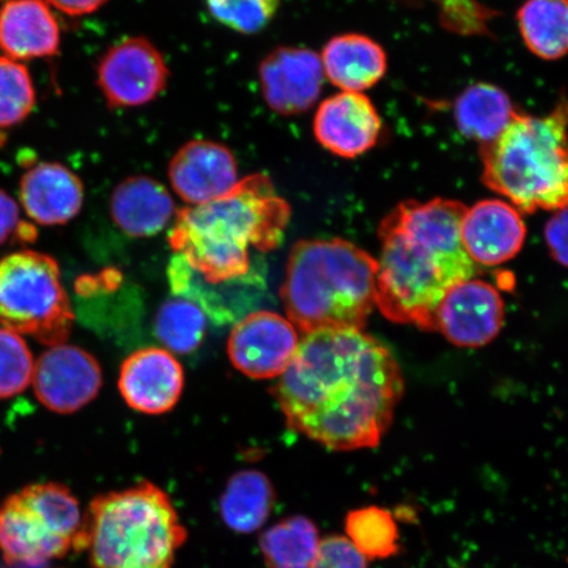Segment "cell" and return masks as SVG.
Segmentation results:
<instances>
[{
    "label": "cell",
    "mask_w": 568,
    "mask_h": 568,
    "mask_svg": "<svg viewBox=\"0 0 568 568\" xmlns=\"http://www.w3.org/2000/svg\"><path fill=\"white\" fill-rule=\"evenodd\" d=\"M282 0H205L211 17L230 30L254 34L272 23Z\"/></svg>",
    "instance_id": "30"
},
{
    "label": "cell",
    "mask_w": 568,
    "mask_h": 568,
    "mask_svg": "<svg viewBox=\"0 0 568 568\" xmlns=\"http://www.w3.org/2000/svg\"><path fill=\"white\" fill-rule=\"evenodd\" d=\"M53 9L69 17H84L98 11L106 0H45Z\"/></svg>",
    "instance_id": "35"
},
{
    "label": "cell",
    "mask_w": 568,
    "mask_h": 568,
    "mask_svg": "<svg viewBox=\"0 0 568 568\" xmlns=\"http://www.w3.org/2000/svg\"><path fill=\"white\" fill-rule=\"evenodd\" d=\"M318 544L316 524L305 516L283 518L260 537L267 568H312Z\"/></svg>",
    "instance_id": "25"
},
{
    "label": "cell",
    "mask_w": 568,
    "mask_h": 568,
    "mask_svg": "<svg viewBox=\"0 0 568 568\" xmlns=\"http://www.w3.org/2000/svg\"><path fill=\"white\" fill-rule=\"evenodd\" d=\"M378 261L343 239L304 240L291 248L281 297L304 335L364 329L375 307Z\"/></svg>",
    "instance_id": "4"
},
{
    "label": "cell",
    "mask_w": 568,
    "mask_h": 568,
    "mask_svg": "<svg viewBox=\"0 0 568 568\" xmlns=\"http://www.w3.org/2000/svg\"><path fill=\"white\" fill-rule=\"evenodd\" d=\"M466 211L464 203L437 197L402 202L382 220L375 307L383 316L435 331L445 295L477 273L460 239Z\"/></svg>",
    "instance_id": "2"
},
{
    "label": "cell",
    "mask_w": 568,
    "mask_h": 568,
    "mask_svg": "<svg viewBox=\"0 0 568 568\" xmlns=\"http://www.w3.org/2000/svg\"><path fill=\"white\" fill-rule=\"evenodd\" d=\"M61 30L45 0H7L0 6V51L16 61L47 59L60 51Z\"/></svg>",
    "instance_id": "19"
},
{
    "label": "cell",
    "mask_w": 568,
    "mask_h": 568,
    "mask_svg": "<svg viewBox=\"0 0 568 568\" xmlns=\"http://www.w3.org/2000/svg\"><path fill=\"white\" fill-rule=\"evenodd\" d=\"M183 368L168 351L146 347L124 361L119 376L120 394L134 410L161 415L172 409L183 390Z\"/></svg>",
    "instance_id": "17"
},
{
    "label": "cell",
    "mask_w": 568,
    "mask_h": 568,
    "mask_svg": "<svg viewBox=\"0 0 568 568\" xmlns=\"http://www.w3.org/2000/svg\"><path fill=\"white\" fill-rule=\"evenodd\" d=\"M262 97L282 116L301 115L322 94V57L307 48L281 47L268 53L258 69Z\"/></svg>",
    "instance_id": "11"
},
{
    "label": "cell",
    "mask_w": 568,
    "mask_h": 568,
    "mask_svg": "<svg viewBox=\"0 0 568 568\" xmlns=\"http://www.w3.org/2000/svg\"><path fill=\"white\" fill-rule=\"evenodd\" d=\"M312 568H367V562L349 538L328 536L320 539Z\"/></svg>",
    "instance_id": "32"
},
{
    "label": "cell",
    "mask_w": 568,
    "mask_h": 568,
    "mask_svg": "<svg viewBox=\"0 0 568 568\" xmlns=\"http://www.w3.org/2000/svg\"><path fill=\"white\" fill-rule=\"evenodd\" d=\"M169 180L189 205L216 201L239 183L236 158L229 146L211 140H193L174 154Z\"/></svg>",
    "instance_id": "14"
},
{
    "label": "cell",
    "mask_w": 568,
    "mask_h": 568,
    "mask_svg": "<svg viewBox=\"0 0 568 568\" xmlns=\"http://www.w3.org/2000/svg\"><path fill=\"white\" fill-rule=\"evenodd\" d=\"M480 160L483 183L518 211L568 207V99L544 116L517 111Z\"/></svg>",
    "instance_id": "5"
},
{
    "label": "cell",
    "mask_w": 568,
    "mask_h": 568,
    "mask_svg": "<svg viewBox=\"0 0 568 568\" xmlns=\"http://www.w3.org/2000/svg\"><path fill=\"white\" fill-rule=\"evenodd\" d=\"M460 239L475 265L497 266L516 257L527 239L521 212L500 199H487L467 209Z\"/></svg>",
    "instance_id": "15"
},
{
    "label": "cell",
    "mask_w": 568,
    "mask_h": 568,
    "mask_svg": "<svg viewBox=\"0 0 568 568\" xmlns=\"http://www.w3.org/2000/svg\"><path fill=\"white\" fill-rule=\"evenodd\" d=\"M347 538L366 559H386L399 552V530L385 508L351 510L345 518Z\"/></svg>",
    "instance_id": "26"
},
{
    "label": "cell",
    "mask_w": 568,
    "mask_h": 568,
    "mask_svg": "<svg viewBox=\"0 0 568 568\" xmlns=\"http://www.w3.org/2000/svg\"><path fill=\"white\" fill-rule=\"evenodd\" d=\"M34 358L23 336L0 326V400L32 385Z\"/></svg>",
    "instance_id": "29"
},
{
    "label": "cell",
    "mask_w": 568,
    "mask_h": 568,
    "mask_svg": "<svg viewBox=\"0 0 568 568\" xmlns=\"http://www.w3.org/2000/svg\"><path fill=\"white\" fill-rule=\"evenodd\" d=\"M322 63L324 75L344 92L366 91L387 73V54L378 42L361 33H344L326 42Z\"/></svg>",
    "instance_id": "21"
},
{
    "label": "cell",
    "mask_w": 568,
    "mask_h": 568,
    "mask_svg": "<svg viewBox=\"0 0 568 568\" xmlns=\"http://www.w3.org/2000/svg\"><path fill=\"white\" fill-rule=\"evenodd\" d=\"M403 393L393 353L359 329L305 335L273 390L290 429L338 452L378 446Z\"/></svg>",
    "instance_id": "1"
},
{
    "label": "cell",
    "mask_w": 568,
    "mask_h": 568,
    "mask_svg": "<svg viewBox=\"0 0 568 568\" xmlns=\"http://www.w3.org/2000/svg\"><path fill=\"white\" fill-rule=\"evenodd\" d=\"M438 9L439 23L446 31L465 38H488L497 12L479 0H433Z\"/></svg>",
    "instance_id": "31"
},
{
    "label": "cell",
    "mask_w": 568,
    "mask_h": 568,
    "mask_svg": "<svg viewBox=\"0 0 568 568\" xmlns=\"http://www.w3.org/2000/svg\"><path fill=\"white\" fill-rule=\"evenodd\" d=\"M0 325L47 347L67 343L74 312L51 255L26 248L0 260Z\"/></svg>",
    "instance_id": "7"
},
{
    "label": "cell",
    "mask_w": 568,
    "mask_h": 568,
    "mask_svg": "<svg viewBox=\"0 0 568 568\" xmlns=\"http://www.w3.org/2000/svg\"><path fill=\"white\" fill-rule=\"evenodd\" d=\"M34 104L30 70L19 61L0 57V130L23 123Z\"/></svg>",
    "instance_id": "28"
},
{
    "label": "cell",
    "mask_w": 568,
    "mask_h": 568,
    "mask_svg": "<svg viewBox=\"0 0 568 568\" xmlns=\"http://www.w3.org/2000/svg\"><path fill=\"white\" fill-rule=\"evenodd\" d=\"M162 53L145 38H128L106 51L97 68V84L112 109H134L154 101L168 87Z\"/></svg>",
    "instance_id": "8"
},
{
    "label": "cell",
    "mask_w": 568,
    "mask_h": 568,
    "mask_svg": "<svg viewBox=\"0 0 568 568\" xmlns=\"http://www.w3.org/2000/svg\"><path fill=\"white\" fill-rule=\"evenodd\" d=\"M110 210L113 223L132 237H152L176 215L168 189L146 175L120 182L111 195Z\"/></svg>",
    "instance_id": "20"
},
{
    "label": "cell",
    "mask_w": 568,
    "mask_h": 568,
    "mask_svg": "<svg viewBox=\"0 0 568 568\" xmlns=\"http://www.w3.org/2000/svg\"><path fill=\"white\" fill-rule=\"evenodd\" d=\"M20 203L33 224L63 225L80 215L84 202L81 178L57 162H40L20 181Z\"/></svg>",
    "instance_id": "18"
},
{
    "label": "cell",
    "mask_w": 568,
    "mask_h": 568,
    "mask_svg": "<svg viewBox=\"0 0 568 568\" xmlns=\"http://www.w3.org/2000/svg\"><path fill=\"white\" fill-rule=\"evenodd\" d=\"M38 230L32 222L21 219L20 207L16 199L0 190V246L17 243H33Z\"/></svg>",
    "instance_id": "33"
},
{
    "label": "cell",
    "mask_w": 568,
    "mask_h": 568,
    "mask_svg": "<svg viewBox=\"0 0 568 568\" xmlns=\"http://www.w3.org/2000/svg\"><path fill=\"white\" fill-rule=\"evenodd\" d=\"M275 489L264 473L244 470L234 474L220 497V515L240 535L264 527L275 507Z\"/></svg>",
    "instance_id": "23"
},
{
    "label": "cell",
    "mask_w": 568,
    "mask_h": 568,
    "mask_svg": "<svg viewBox=\"0 0 568 568\" xmlns=\"http://www.w3.org/2000/svg\"><path fill=\"white\" fill-rule=\"evenodd\" d=\"M545 240L552 258L568 267V207L554 213L546 223Z\"/></svg>",
    "instance_id": "34"
},
{
    "label": "cell",
    "mask_w": 568,
    "mask_h": 568,
    "mask_svg": "<svg viewBox=\"0 0 568 568\" xmlns=\"http://www.w3.org/2000/svg\"><path fill=\"white\" fill-rule=\"evenodd\" d=\"M504 302L491 283L468 280L454 286L436 311L435 331L459 347L485 346L499 335Z\"/></svg>",
    "instance_id": "12"
},
{
    "label": "cell",
    "mask_w": 568,
    "mask_h": 568,
    "mask_svg": "<svg viewBox=\"0 0 568 568\" xmlns=\"http://www.w3.org/2000/svg\"><path fill=\"white\" fill-rule=\"evenodd\" d=\"M187 536L170 496L148 480L94 497L84 515L91 568H173Z\"/></svg>",
    "instance_id": "6"
},
{
    "label": "cell",
    "mask_w": 568,
    "mask_h": 568,
    "mask_svg": "<svg viewBox=\"0 0 568 568\" xmlns=\"http://www.w3.org/2000/svg\"><path fill=\"white\" fill-rule=\"evenodd\" d=\"M293 323L272 311H257L234 326L229 354L234 367L253 379H270L287 371L300 349Z\"/></svg>",
    "instance_id": "10"
},
{
    "label": "cell",
    "mask_w": 568,
    "mask_h": 568,
    "mask_svg": "<svg viewBox=\"0 0 568 568\" xmlns=\"http://www.w3.org/2000/svg\"><path fill=\"white\" fill-rule=\"evenodd\" d=\"M73 549L57 535L41 510L21 494H13L0 506V551L9 565L41 566L65 557Z\"/></svg>",
    "instance_id": "16"
},
{
    "label": "cell",
    "mask_w": 568,
    "mask_h": 568,
    "mask_svg": "<svg viewBox=\"0 0 568 568\" xmlns=\"http://www.w3.org/2000/svg\"><path fill=\"white\" fill-rule=\"evenodd\" d=\"M205 325L201 305L182 297L162 304L155 317V335L170 351L187 354L201 345Z\"/></svg>",
    "instance_id": "27"
},
{
    "label": "cell",
    "mask_w": 568,
    "mask_h": 568,
    "mask_svg": "<svg viewBox=\"0 0 568 568\" xmlns=\"http://www.w3.org/2000/svg\"><path fill=\"white\" fill-rule=\"evenodd\" d=\"M290 217L270 178L252 174L216 201L178 211L169 243L199 278L217 286L246 278L251 248L278 247Z\"/></svg>",
    "instance_id": "3"
},
{
    "label": "cell",
    "mask_w": 568,
    "mask_h": 568,
    "mask_svg": "<svg viewBox=\"0 0 568 568\" xmlns=\"http://www.w3.org/2000/svg\"><path fill=\"white\" fill-rule=\"evenodd\" d=\"M102 383L101 365L80 346H51L34 361V395L55 414H74L87 407L98 396Z\"/></svg>",
    "instance_id": "9"
},
{
    "label": "cell",
    "mask_w": 568,
    "mask_h": 568,
    "mask_svg": "<svg viewBox=\"0 0 568 568\" xmlns=\"http://www.w3.org/2000/svg\"><path fill=\"white\" fill-rule=\"evenodd\" d=\"M516 18L532 54L545 61L568 54V0H525Z\"/></svg>",
    "instance_id": "24"
},
{
    "label": "cell",
    "mask_w": 568,
    "mask_h": 568,
    "mask_svg": "<svg viewBox=\"0 0 568 568\" xmlns=\"http://www.w3.org/2000/svg\"><path fill=\"white\" fill-rule=\"evenodd\" d=\"M382 118L361 92L333 95L318 105L314 133L320 145L341 159H357L378 144Z\"/></svg>",
    "instance_id": "13"
},
{
    "label": "cell",
    "mask_w": 568,
    "mask_h": 568,
    "mask_svg": "<svg viewBox=\"0 0 568 568\" xmlns=\"http://www.w3.org/2000/svg\"><path fill=\"white\" fill-rule=\"evenodd\" d=\"M517 111L506 91L485 82L468 87L454 103L458 130L480 146L499 138Z\"/></svg>",
    "instance_id": "22"
}]
</instances>
